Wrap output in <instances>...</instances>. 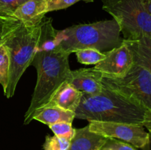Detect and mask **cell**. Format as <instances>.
Returning a JSON list of instances; mask_svg holds the SVG:
<instances>
[{
  "mask_svg": "<svg viewBox=\"0 0 151 150\" xmlns=\"http://www.w3.org/2000/svg\"><path fill=\"white\" fill-rule=\"evenodd\" d=\"M20 24L19 21H4L0 19V45L3 44L5 35Z\"/></svg>",
  "mask_w": 151,
  "mask_h": 150,
  "instance_id": "23",
  "label": "cell"
},
{
  "mask_svg": "<svg viewBox=\"0 0 151 150\" xmlns=\"http://www.w3.org/2000/svg\"><path fill=\"white\" fill-rule=\"evenodd\" d=\"M48 0H28L15 10V17L26 26H35L41 23L47 13Z\"/></svg>",
  "mask_w": 151,
  "mask_h": 150,
  "instance_id": "10",
  "label": "cell"
},
{
  "mask_svg": "<svg viewBox=\"0 0 151 150\" xmlns=\"http://www.w3.org/2000/svg\"><path fill=\"white\" fill-rule=\"evenodd\" d=\"M106 137L90 131L88 126L75 129V136L66 150H99Z\"/></svg>",
  "mask_w": 151,
  "mask_h": 150,
  "instance_id": "12",
  "label": "cell"
},
{
  "mask_svg": "<svg viewBox=\"0 0 151 150\" xmlns=\"http://www.w3.org/2000/svg\"><path fill=\"white\" fill-rule=\"evenodd\" d=\"M145 111L139 104L103 87L97 94H83L75 113L76 119L88 122L94 121L142 125Z\"/></svg>",
  "mask_w": 151,
  "mask_h": 150,
  "instance_id": "1",
  "label": "cell"
},
{
  "mask_svg": "<svg viewBox=\"0 0 151 150\" xmlns=\"http://www.w3.org/2000/svg\"><path fill=\"white\" fill-rule=\"evenodd\" d=\"M90 131L106 138L121 140L134 146L135 148L145 149L150 143V133L139 124L119 122L89 121Z\"/></svg>",
  "mask_w": 151,
  "mask_h": 150,
  "instance_id": "7",
  "label": "cell"
},
{
  "mask_svg": "<svg viewBox=\"0 0 151 150\" xmlns=\"http://www.w3.org/2000/svg\"><path fill=\"white\" fill-rule=\"evenodd\" d=\"M134 63L129 47L125 44L106 52L103 60L95 65L94 69L103 76L119 78L125 76Z\"/></svg>",
  "mask_w": 151,
  "mask_h": 150,
  "instance_id": "8",
  "label": "cell"
},
{
  "mask_svg": "<svg viewBox=\"0 0 151 150\" xmlns=\"http://www.w3.org/2000/svg\"><path fill=\"white\" fill-rule=\"evenodd\" d=\"M119 24L114 20H106L86 24H77L58 30L59 48L71 54L84 49H96L107 52L123 43Z\"/></svg>",
  "mask_w": 151,
  "mask_h": 150,
  "instance_id": "3",
  "label": "cell"
},
{
  "mask_svg": "<svg viewBox=\"0 0 151 150\" xmlns=\"http://www.w3.org/2000/svg\"><path fill=\"white\" fill-rule=\"evenodd\" d=\"M123 42L131 49L134 62L144 66L151 75V38L142 37L134 41L123 39Z\"/></svg>",
  "mask_w": 151,
  "mask_h": 150,
  "instance_id": "14",
  "label": "cell"
},
{
  "mask_svg": "<svg viewBox=\"0 0 151 150\" xmlns=\"http://www.w3.org/2000/svg\"><path fill=\"white\" fill-rule=\"evenodd\" d=\"M75 118L74 111L66 110L55 106H47L35 110L32 116V120L38 121L47 126L60 122L72 123Z\"/></svg>",
  "mask_w": 151,
  "mask_h": 150,
  "instance_id": "13",
  "label": "cell"
},
{
  "mask_svg": "<svg viewBox=\"0 0 151 150\" xmlns=\"http://www.w3.org/2000/svg\"><path fill=\"white\" fill-rule=\"evenodd\" d=\"M71 141L56 135H47L43 144L44 150H66L69 147Z\"/></svg>",
  "mask_w": 151,
  "mask_h": 150,
  "instance_id": "19",
  "label": "cell"
},
{
  "mask_svg": "<svg viewBox=\"0 0 151 150\" xmlns=\"http://www.w3.org/2000/svg\"><path fill=\"white\" fill-rule=\"evenodd\" d=\"M103 86L116 91L145 108L151 110V75L139 63L134 62L122 77L103 76Z\"/></svg>",
  "mask_w": 151,
  "mask_h": 150,
  "instance_id": "6",
  "label": "cell"
},
{
  "mask_svg": "<svg viewBox=\"0 0 151 150\" xmlns=\"http://www.w3.org/2000/svg\"><path fill=\"white\" fill-rule=\"evenodd\" d=\"M82 95L83 94L81 91L74 88L67 81H65L55 91L50 99L44 107L55 106L75 112L79 106Z\"/></svg>",
  "mask_w": 151,
  "mask_h": 150,
  "instance_id": "11",
  "label": "cell"
},
{
  "mask_svg": "<svg viewBox=\"0 0 151 150\" xmlns=\"http://www.w3.org/2000/svg\"><path fill=\"white\" fill-rule=\"evenodd\" d=\"M150 142H151V134L150 133Z\"/></svg>",
  "mask_w": 151,
  "mask_h": 150,
  "instance_id": "28",
  "label": "cell"
},
{
  "mask_svg": "<svg viewBox=\"0 0 151 150\" xmlns=\"http://www.w3.org/2000/svg\"><path fill=\"white\" fill-rule=\"evenodd\" d=\"M55 135L60 138H66L71 141L75 136V129L72 127V123L69 122H60L49 126Z\"/></svg>",
  "mask_w": 151,
  "mask_h": 150,
  "instance_id": "18",
  "label": "cell"
},
{
  "mask_svg": "<svg viewBox=\"0 0 151 150\" xmlns=\"http://www.w3.org/2000/svg\"><path fill=\"white\" fill-rule=\"evenodd\" d=\"M142 126L147 128L149 133L151 134V110H146Z\"/></svg>",
  "mask_w": 151,
  "mask_h": 150,
  "instance_id": "24",
  "label": "cell"
},
{
  "mask_svg": "<svg viewBox=\"0 0 151 150\" xmlns=\"http://www.w3.org/2000/svg\"><path fill=\"white\" fill-rule=\"evenodd\" d=\"M80 1H86V0H48L47 13L66 9Z\"/></svg>",
  "mask_w": 151,
  "mask_h": 150,
  "instance_id": "21",
  "label": "cell"
},
{
  "mask_svg": "<svg viewBox=\"0 0 151 150\" xmlns=\"http://www.w3.org/2000/svg\"><path fill=\"white\" fill-rule=\"evenodd\" d=\"M143 2L146 10L151 16V0H143Z\"/></svg>",
  "mask_w": 151,
  "mask_h": 150,
  "instance_id": "26",
  "label": "cell"
},
{
  "mask_svg": "<svg viewBox=\"0 0 151 150\" xmlns=\"http://www.w3.org/2000/svg\"><path fill=\"white\" fill-rule=\"evenodd\" d=\"M103 74L94 68L71 71L67 82L82 94L94 95L103 90Z\"/></svg>",
  "mask_w": 151,
  "mask_h": 150,
  "instance_id": "9",
  "label": "cell"
},
{
  "mask_svg": "<svg viewBox=\"0 0 151 150\" xmlns=\"http://www.w3.org/2000/svg\"><path fill=\"white\" fill-rule=\"evenodd\" d=\"M78 61L84 65H96L106 57V52L96 49H84L75 51Z\"/></svg>",
  "mask_w": 151,
  "mask_h": 150,
  "instance_id": "16",
  "label": "cell"
},
{
  "mask_svg": "<svg viewBox=\"0 0 151 150\" xmlns=\"http://www.w3.org/2000/svg\"><path fill=\"white\" fill-rule=\"evenodd\" d=\"M103 9L117 22L124 40L151 38V16L143 0H102Z\"/></svg>",
  "mask_w": 151,
  "mask_h": 150,
  "instance_id": "5",
  "label": "cell"
},
{
  "mask_svg": "<svg viewBox=\"0 0 151 150\" xmlns=\"http://www.w3.org/2000/svg\"><path fill=\"white\" fill-rule=\"evenodd\" d=\"M41 34L38 40L37 51H50L58 47L57 41L58 30L52 25V19L45 17L41 23Z\"/></svg>",
  "mask_w": 151,
  "mask_h": 150,
  "instance_id": "15",
  "label": "cell"
},
{
  "mask_svg": "<svg viewBox=\"0 0 151 150\" xmlns=\"http://www.w3.org/2000/svg\"><path fill=\"white\" fill-rule=\"evenodd\" d=\"M0 19H2L4 21H19L17 19H16L13 16H10V15L7 14L0 7Z\"/></svg>",
  "mask_w": 151,
  "mask_h": 150,
  "instance_id": "25",
  "label": "cell"
},
{
  "mask_svg": "<svg viewBox=\"0 0 151 150\" xmlns=\"http://www.w3.org/2000/svg\"><path fill=\"white\" fill-rule=\"evenodd\" d=\"M40 24L26 26L21 23L4 37L2 44L7 48L10 57L8 85L4 93L7 99L14 95L19 79L32 64L41 34Z\"/></svg>",
  "mask_w": 151,
  "mask_h": 150,
  "instance_id": "4",
  "label": "cell"
},
{
  "mask_svg": "<svg viewBox=\"0 0 151 150\" xmlns=\"http://www.w3.org/2000/svg\"><path fill=\"white\" fill-rule=\"evenodd\" d=\"M69 53L61 49L37 51L32 64L37 71V82L30 104L24 115V124L32 120L35 110L44 107L55 91L70 76Z\"/></svg>",
  "mask_w": 151,
  "mask_h": 150,
  "instance_id": "2",
  "label": "cell"
},
{
  "mask_svg": "<svg viewBox=\"0 0 151 150\" xmlns=\"http://www.w3.org/2000/svg\"><path fill=\"white\" fill-rule=\"evenodd\" d=\"M27 1L28 0H0V7L7 14L15 17L13 15L15 10Z\"/></svg>",
  "mask_w": 151,
  "mask_h": 150,
  "instance_id": "22",
  "label": "cell"
},
{
  "mask_svg": "<svg viewBox=\"0 0 151 150\" xmlns=\"http://www.w3.org/2000/svg\"><path fill=\"white\" fill-rule=\"evenodd\" d=\"M99 150H138L128 143L113 138H106V140Z\"/></svg>",
  "mask_w": 151,
  "mask_h": 150,
  "instance_id": "20",
  "label": "cell"
},
{
  "mask_svg": "<svg viewBox=\"0 0 151 150\" xmlns=\"http://www.w3.org/2000/svg\"><path fill=\"white\" fill-rule=\"evenodd\" d=\"M10 74V57L8 51L4 44L0 45V85L4 93L7 88Z\"/></svg>",
  "mask_w": 151,
  "mask_h": 150,
  "instance_id": "17",
  "label": "cell"
},
{
  "mask_svg": "<svg viewBox=\"0 0 151 150\" xmlns=\"http://www.w3.org/2000/svg\"><path fill=\"white\" fill-rule=\"evenodd\" d=\"M91 1H94V0H86V2H91Z\"/></svg>",
  "mask_w": 151,
  "mask_h": 150,
  "instance_id": "27",
  "label": "cell"
}]
</instances>
